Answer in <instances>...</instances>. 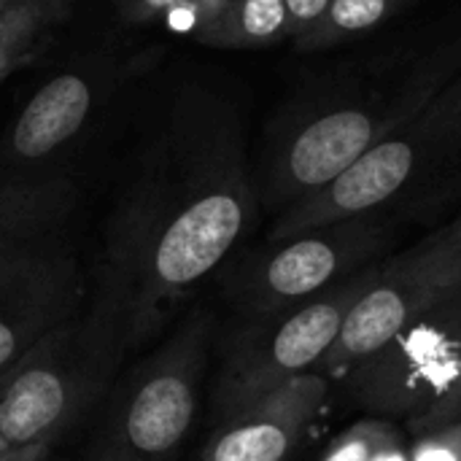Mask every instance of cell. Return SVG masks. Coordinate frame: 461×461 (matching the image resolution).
Here are the masks:
<instances>
[{"mask_svg":"<svg viewBox=\"0 0 461 461\" xmlns=\"http://www.w3.org/2000/svg\"><path fill=\"white\" fill-rule=\"evenodd\" d=\"M461 73V14L297 84L265 127L254 170L276 216L316 194Z\"/></svg>","mask_w":461,"mask_h":461,"instance_id":"obj_2","label":"cell"},{"mask_svg":"<svg viewBox=\"0 0 461 461\" xmlns=\"http://www.w3.org/2000/svg\"><path fill=\"white\" fill-rule=\"evenodd\" d=\"M446 289L416 284L397 273L389 262H378L375 281L348 308L340 332L316 373L327 381H343L354 367L375 357L416 316H421Z\"/></svg>","mask_w":461,"mask_h":461,"instance_id":"obj_12","label":"cell"},{"mask_svg":"<svg viewBox=\"0 0 461 461\" xmlns=\"http://www.w3.org/2000/svg\"><path fill=\"white\" fill-rule=\"evenodd\" d=\"M78 197L76 173L0 178V259L65 238Z\"/></svg>","mask_w":461,"mask_h":461,"instance_id":"obj_13","label":"cell"},{"mask_svg":"<svg viewBox=\"0 0 461 461\" xmlns=\"http://www.w3.org/2000/svg\"><path fill=\"white\" fill-rule=\"evenodd\" d=\"M192 38L213 49H265L289 41L284 0H216L192 30Z\"/></svg>","mask_w":461,"mask_h":461,"instance_id":"obj_14","label":"cell"},{"mask_svg":"<svg viewBox=\"0 0 461 461\" xmlns=\"http://www.w3.org/2000/svg\"><path fill=\"white\" fill-rule=\"evenodd\" d=\"M0 461H3V451H0Z\"/></svg>","mask_w":461,"mask_h":461,"instance_id":"obj_26","label":"cell"},{"mask_svg":"<svg viewBox=\"0 0 461 461\" xmlns=\"http://www.w3.org/2000/svg\"><path fill=\"white\" fill-rule=\"evenodd\" d=\"M86 284L68 235L0 259V386L46 335L86 308Z\"/></svg>","mask_w":461,"mask_h":461,"instance_id":"obj_10","label":"cell"},{"mask_svg":"<svg viewBox=\"0 0 461 461\" xmlns=\"http://www.w3.org/2000/svg\"><path fill=\"white\" fill-rule=\"evenodd\" d=\"M132 343L116 300L95 292L0 386V451L54 446L116 384Z\"/></svg>","mask_w":461,"mask_h":461,"instance_id":"obj_3","label":"cell"},{"mask_svg":"<svg viewBox=\"0 0 461 461\" xmlns=\"http://www.w3.org/2000/svg\"><path fill=\"white\" fill-rule=\"evenodd\" d=\"M402 440V432L389 419H365L335 438L321 461H373L389 443Z\"/></svg>","mask_w":461,"mask_h":461,"instance_id":"obj_18","label":"cell"},{"mask_svg":"<svg viewBox=\"0 0 461 461\" xmlns=\"http://www.w3.org/2000/svg\"><path fill=\"white\" fill-rule=\"evenodd\" d=\"M59 19L43 11H3L0 14V78L8 76L38 43L41 35Z\"/></svg>","mask_w":461,"mask_h":461,"instance_id":"obj_17","label":"cell"},{"mask_svg":"<svg viewBox=\"0 0 461 461\" xmlns=\"http://www.w3.org/2000/svg\"><path fill=\"white\" fill-rule=\"evenodd\" d=\"M408 3L411 0H330L321 19L292 43L305 54L346 46L386 27L397 14L408 8Z\"/></svg>","mask_w":461,"mask_h":461,"instance_id":"obj_15","label":"cell"},{"mask_svg":"<svg viewBox=\"0 0 461 461\" xmlns=\"http://www.w3.org/2000/svg\"><path fill=\"white\" fill-rule=\"evenodd\" d=\"M375 276L378 265H370L300 305L238 319L221 346L216 386L219 416L254 402L300 375L316 373L335 343L348 308Z\"/></svg>","mask_w":461,"mask_h":461,"instance_id":"obj_8","label":"cell"},{"mask_svg":"<svg viewBox=\"0 0 461 461\" xmlns=\"http://www.w3.org/2000/svg\"><path fill=\"white\" fill-rule=\"evenodd\" d=\"M140 59L92 51L49 76L0 135V178L76 173Z\"/></svg>","mask_w":461,"mask_h":461,"instance_id":"obj_7","label":"cell"},{"mask_svg":"<svg viewBox=\"0 0 461 461\" xmlns=\"http://www.w3.org/2000/svg\"><path fill=\"white\" fill-rule=\"evenodd\" d=\"M405 278L432 286L451 289L461 284V213L446 227L427 235L419 246L400 257L386 259Z\"/></svg>","mask_w":461,"mask_h":461,"instance_id":"obj_16","label":"cell"},{"mask_svg":"<svg viewBox=\"0 0 461 461\" xmlns=\"http://www.w3.org/2000/svg\"><path fill=\"white\" fill-rule=\"evenodd\" d=\"M49 446H32V448H19V451H3V461H46L49 459Z\"/></svg>","mask_w":461,"mask_h":461,"instance_id":"obj_24","label":"cell"},{"mask_svg":"<svg viewBox=\"0 0 461 461\" xmlns=\"http://www.w3.org/2000/svg\"><path fill=\"white\" fill-rule=\"evenodd\" d=\"M76 3L78 0H0V14L3 11H24V8H30V11L51 14V16H57L62 22L73 11Z\"/></svg>","mask_w":461,"mask_h":461,"instance_id":"obj_23","label":"cell"},{"mask_svg":"<svg viewBox=\"0 0 461 461\" xmlns=\"http://www.w3.org/2000/svg\"><path fill=\"white\" fill-rule=\"evenodd\" d=\"M461 165V73L413 119L375 143L332 184L276 216L267 240L343 219L394 211Z\"/></svg>","mask_w":461,"mask_h":461,"instance_id":"obj_4","label":"cell"},{"mask_svg":"<svg viewBox=\"0 0 461 461\" xmlns=\"http://www.w3.org/2000/svg\"><path fill=\"white\" fill-rule=\"evenodd\" d=\"M330 381L300 375L281 389L219 416L200 461H286L319 416Z\"/></svg>","mask_w":461,"mask_h":461,"instance_id":"obj_11","label":"cell"},{"mask_svg":"<svg viewBox=\"0 0 461 461\" xmlns=\"http://www.w3.org/2000/svg\"><path fill=\"white\" fill-rule=\"evenodd\" d=\"M211 330L208 313H192L111 386L84 461H176L197 419Z\"/></svg>","mask_w":461,"mask_h":461,"instance_id":"obj_5","label":"cell"},{"mask_svg":"<svg viewBox=\"0 0 461 461\" xmlns=\"http://www.w3.org/2000/svg\"><path fill=\"white\" fill-rule=\"evenodd\" d=\"M259 211L238 100L203 78L167 86L146 111L103 235L97 289L122 308L132 348L232 259Z\"/></svg>","mask_w":461,"mask_h":461,"instance_id":"obj_1","label":"cell"},{"mask_svg":"<svg viewBox=\"0 0 461 461\" xmlns=\"http://www.w3.org/2000/svg\"><path fill=\"white\" fill-rule=\"evenodd\" d=\"M461 421V375L459 381L451 386V392L446 397H440L427 413H421L419 419L408 421V429L413 435H424V432H432V429H440L446 424H454Z\"/></svg>","mask_w":461,"mask_h":461,"instance_id":"obj_20","label":"cell"},{"mask_svg":"<svg viewBox=\"0 0 461 461\" xmlns=\"http://www.w3.org/2000/svg\"><path fill=\"white\" fill-rule=\"evenodd\" d=\"M184 0H113L116 14L130 24H151L178 8Z\"/></svg>","mask_w":461,"mask_h":461,"instance_id":"obj_21","label":"cell"},{"mask_svg":"<svg viewBox=\"0 0 461 461\" xmlns=\"http://www.w3.org/2000/svg\"><path fill=\"white\" fill-rule=\"evenodd\" d=\"M373 461H408V446H405V438L402 440H394L389 443L378 456Z\"/></svg>","mask_w":461,"mask_h":461,"instance_id":"obj_25","label":"cell"},{"mask_svg":"<svg viewBox=\"0 0 461 461\" xmlns=\"http://www.w3.org/2000/svg\"><path fill=\"white\" fill-rule=\"evenodd\" d=\"M461 375V284L446 289L375 357L346 378V397L375 419L413 421Z\"/></svg>","mask_w":461,"mask_h":461,"instance_id":"obj_9","label":"cell"},{"mask_svg":"<svg viewBox=\"0 0 461 461\" xmlns=\"http://www.w3.org/2000/svg\"><path fill=\"white\" fill-rule=\"evenodd\" d=\"M284 5L289 16V41H297L321 19L330 0H284Z\"/></svg>","mask_w":461,"mask_h":461,"instance_id":"obj_22","label":"cell"},{"mask_svg":"<svg viewBox=\"0 0 461 461\" xmlns=\"http://www.w3.org/2000/svg\"><path fill=\"white\" fill-rule=\"evenodd\" d=\"M394 211H375L267 240L224 267V297L238 319L300 305L375 265L394 240Z\"/></svg>","mask_w":461,"mask_h":461,"instance_id":"obj_6","label":"cell"},{"mask_svg":"<svg viewBox=\"0 0 461 461\" xmlns=\"http://www.w3.org/2000/svg\"><path fill=\"white\" fill-rule=\"evenodd\" d=\"M408 461H461V421L416 435Z\"/></svg>","mask_w":461,"mask_h":461,"instance_id":"obj_19","label":"cell"}]
</instances>
